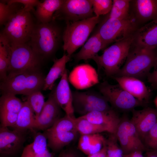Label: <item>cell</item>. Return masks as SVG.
I'll use <instances>...</instances> for the list:
<instances>
[{"label": "cell", "mask_w": 157, "mask_h": 157, "mask_svg": "<svg viewBox=\"0 0 157 157\" xmlns=\"http://www.w3.org/2000/svg\"><path fill=\"white\" fill-rule=\"evenodd\" d=\"M100 93L114 108L122 111L132 110L145 103L135 98L118 84L113 85L105 81L99 86Z\"/></svg>", "instance_id": "30bf717a"}, {"label": "cell", "mask_w": 157, "mask_h": 157, "mask_svg": "<svg viewBox=\"0 0 157 157\" xmlns=\"http://www.w3.org/2000/svg\"><path fill=\"white\" fill-rule=\"evenodd\" d=\"M113 78L123 88L139 100L146 103L149 100L150 91L142 80L128 76Z\"/></svg>", "instance_id": "44dd1931"}, {"label": "cell", "mask_w": 157, "mask_h": 157, "mask_svg": "<svg viewBox=\"0 0 157 157\" xmlns=\"http://www.w3.org/2000/svg\"><path fill=\"white\" fill-rule=\"evenodd\" d=\"M23 103L15 95L2 94L0 99L1 126L14 127Z\"/></svg>", "instance_id": "2e32d148"}, {"label": "cell", "mask_w": 157, "mask_h": 157, "mask_svg": "<svg viewBox=\"0 0 157 157\" xmlns=\"http://www.w3.org/2000/svg\"><path fill=\"white\" fill-rule=\"evenodd\" d=\"M123 157H144L142 152L140 151H135L126 155H124Z\"/></svg>", "instance_id": "b9f144b4"}, {"label": "cell", "mask_w": 157, "mask_h": 157, "mask_svg": "<svg viewBox=\"0 0 157 157\" xmlns=\"http://www.w3.org/2000/svg\"><path fill=\"white\" fill-rule=\"evenodd\" d=\"M7 76L26 72L40 71L43 60L28 43L10 45Z\"/></svg>", "instance_id": "ba28073f"}, {"label": "cell", "mask_w": 157, "mask_h": 157, "mask_svg": "<svg viewBox=\"0 0 157 157\" xmlns=\"http://www.w3.org/2000/svg\"><path fill=\"white\" fill-rule=\"evenodd\" d=\"M131 0H113L111 10L105 18L126 19L131 16L130 8Z\"/></svg>", "instance_id": "f546056e"}, {"label": "cell", "mask_w": 157, "mask_h": 157, "mask_svg": "<svg viewBox=\"0 0 157 157\" xmlns=\"http://www.w3.org/2000/svg\"><path fill=\"white\" fill-rule=\"evenodd\" d=\"M31 11L24 6L13 14L4 25L2 35L10 45L27 43L36 24Z\"/></svg>", "instance_id": "277c9868"}, {"label": "cell", "mask_w": 157, "mask_h": 157, "mask_svg": "<svg viewBox=\"0 0 157 157\" xmlns=\"http://www.w3.org/2000/svg\"><path fill=\"white\" fill-rule=\"evenodd\" d=\"M60 108L51 92L40 115L35 118L33 130L44 131L51 127L60 118Z\"/></svg>", "instance_id": "e0dca14e"}, {"label": "cell", "mask_w": 157, "mask_h": 157, "mask_svg": "<svg viewBox=\"0 0 157 157\" xmlns=\"http://www.w3.org/2000/svg\"><path fill=\"white\" fill-rule=\"evenodd\" d=\"M101 50H104L102 42L98 34L95 32L80 50L73 55V58L76 62L82 60H92Z\"/></svg>", "instance_id": "d4e9b609"}, {"label": "cell", "mask_w": 157, "mask_h": 157, "mask_svg": "<svg viewBox=\"0 0 157 157\" xmlns=\"http://www.w3.org/2000/svg\"><path fill=\"white\" fill-rule=\"evenodd\" d=\"M93 13L92 0H64L53 15V20L77 21L94 16Z\"/></svg>", "instance_id": "7c38bea8"}, {"label": "cell", "mask_w": 157, "mask_h": 157, "mask_svg": "<svg viewBox=\"0 0 157 157\" xmlns=\"http://www.w3.org/2000/svg\"><path fill=\"white\" fill-rule=\"evenodd\" d=\"M26 101L33 111L35 118L40 113L45 101L44 97L41 91L33 92L27 96Z\"/></svg>", "instance_id": "d6a6232c"}, {"label": "cell", "mask_w": 157, "mask_h": 157, "mask_svg": "<svg viewBox=\"0 0 157 157\" xmlns=\"http://www.w3.org/2000/svg\"><path fill=\"white\" fill-rule=\"evenodd\" d=\"M76 118H72L65 115L44 131L48 147L53 151H59L76 138L78 133L75 125Z\"/></svg>", "instance_id": "9c48e42d"}, {"label": "cell", "mask_w": 157, "mask_h": 157, "mask_svg": "<svg viewBox=\"0 0 157 157\" xmlns=\"http://www.w3.org/2000/svg\"><path fill=\"white\" fill-rule=\"evenodd\" d=\"M45 78L40 71L26 72L7 76L1 81L0 90L2 94H22L27 96L42 90Z\"/></svg>", "instance_id": "8992f818"}, {"label": "cell", "mask_w": 157, "mask_h": 157, "mask_svg": "<svg viewBox=\"0 0 157 157\" xmlns=\"http://www.w3.org/2000/svg\"><path fill=\"white\" fill-rule=\"evenodd\" d=\"M107 156V149L106 143L99 151L88 156L87 157H106Z\"/></svg>", "instance_id": "ab89813d"}, {"label": "cell", "mask_w": 157, "mask_h": 157, "mask_svg": "<svg viewBox=\"0 0 157 157\" xmlns=\"http://www.w3.org/2000/svg\"><path fill=\"white\" fill-rule=\"evenodd\" d=\"M68 79L75 88L79 90L89 88L99 82L97 71L88 64H81L75 67L70 73Z\"/></svg>", "instance_id": "5bb4252c"}, {"label": "cell", "mask_w": 157, "mask_h": 157, "mask_svg": "<svg viewBox=\"0 0 157 157\" xmlns=\"http://www.w3.org/2000/svg\"><path fill=\"white\" fill-rule=\"evenodd\" d=\"M81 116L92 123L104 127L111 134H116L121 121L117 114L113 108L105 111H93Z\"/></svg>", "instance_id": "7402d4cb"}, {"label": "cell", "mask_w": 157, "mask_h": 157, "mask_svg": "<svg viewBox=\"0 0 157 157\" xmlns=\"http://www.w3.org/2000/svg\"><path fill=\"white\" fill-rule=\"evenodd\" d=\"M26 131L14 129H9L7 127L0 128V153L2 156L14 155L22 148L26 140Z\"/></svg>", "instance_id": "9a60e30c"}, {"label": "cell", "mask_w": 157, "mask_h": 157, "mask_svg": "<svg viewBox=\"0 0 157 157\" xmlns=\"http://www.w3.org/2000/svg\"><path fill=\"white\" fill-rule=\"evenodd\" d=\"M154 103L156 107L157 108V96L156 97L154 100Z\"/></svg>", "instance_id": "ee69618b"}, {"label": "cell", "mask_w": 157, "mask_h": 157, "mask_svg": "<svg viewBox=\"0 0 157 157\" xmlns=\"http://www.w3.org/2000/svg\"><path fill=\"white\" fill-rule=\"evenodd\" d=\"M93 13L95 16L100 17L108 14L113 4L111 0H92Z\"/></svg>", "instance_id": "d590c367"}, {"label": "cell", "mask_w": 157, "mask_h": 157, "mask_svg": "<svg viewBox=\"0 0 157 157\" xmlns=\"http://www.w3.org/2000/svg\"><path fill=\"white\" fill-rule=\"evenodd\" d=\"M116 135L124 155L135 151L142 152L145 150L134 126L125 117L121 119Z\"/></svg>", "instance_id": "4fadbf2b"}, {"label": "cell", "mask_w": 157, "mask_h": 157, "mask_svg": "<svg viewBox=\"0 0 157 157\" xmlns=\"http://www.w3.org/2000/svg\"><path fill=\"white\" fill-rule=\"evenodd\" d=\"M59 157H77L74 152L71 151H65L60 154Z\"/></svg>", "instance_id": "60d3db41"}, {"label": "cell", "mask_w": 157, "mask_h": 157, "mask_svg": "<svg viewBox=\"0 0 157 157\" xmlns=\"http://www.w3.org/2000/svg\"><path fill=\"white\" fill-rule=\"evenodd\" d=\"M153 71L150 72L147 77L148 82L154 89L157 88V57Z\"/></svg>", "instance_id": "f35d334b"}, {"label": "cell", "mask_w": 157, "mask_h": 157, "mask_svg": "<svg viewBox=\"0 0 157 157\" xmlns=\"http://www.w3.org/2000/svg\"><path fill=\"white\" fill-rule=\"evenodd\" d=\"M48 147L47 139L44 133H36L33 142L24 148L21 157H54Z\"/></svg>", "instance_id": "cb8c5ba5"}, {"label": "cell", "mask_w": 157, "mask_h": 157, "mask_svg": "<svg viewBox=\"0 0 157 157\" xmlns=\"http://www.w3.org/2000/svg\"><path fill=\"white\" fill-rule=\"evenodd\" d=\"M1 157H6V156H1Z\"/></svg>", "instance_id": "f6af8a7d"}, {"label": "cell", "mask_w": 157, "mask_h": 157, "mask_svg": "<svg viewBox=\"0 0 157 157\" xmlns=\"http://www.w3.org/2000/svg\"><path fill=\"white\" fill-rule=\"evenodd\" d=\"M5 1L9 4L14 3L21 4L25 8L31 11L35 10L34 7L36 6L40 1L38 0H9Z\"/></svg>", "instance_id": "74e56055"}, {"label": "cell", "mask_w": 157, "mask_h": 157, "mask_svg": "<svg viewBox=\"0 0 157 157\" xmlns=\"http://www.w3.org/2000/svg\"><path fill=\"white\" fill-rule=\"evenodd\" d=\"M71 57L64 54L61 58L53 60V64L45 78L43 90L52 89L56 81L62 76L66 69V64L70 60Z\"/></svg>", "instance_id": "83f0119b"}, {"label": "cell", "mask_w": 157, "mask_h": 157, "mask_svg": "<svg viewBox=\"0 0 157 157\" xmlns=\"http://www.w3.org/2000/svg\"><path fill=\"white\" fill-rule=\"evenodd\" d=\"M73 106L74 112L81 116L94 111H105L113 108L100 93L95 91L72 92Z\"/></svg>", "instance_id": "8fae6325"}, {"label": "cell", "mask_w": 157, "mask_h": 157, "mask_svg": "<svg viewBox=\"0 0 157 157\" xmlns=\"http://www.w3.org/2000/svg\"><path fill=\"white\" fill-rule=\"evenodd\" d=\"M75 123L77 131L81 135L108 132L104 127L92 123L81 116L76 118Z\"/></svg>", "instance_id": "1f68e13d"}, {"label": "cell", "mask_w": 157, "mask_h": 157, "mask_svg": "<svg viewBox=\"0 0 157 157\" xmlns=\"http://www.w3.org/2000/svg\"><path fill=\"white\" fill-rule=\"evenodd\" d=\"M69 83L66 69L58 84L52 92L57 103L65 112L66 115L75 119L76 118L73 106L72 92Z\"/></svg>", "instance_id": "d6986e66"}, {"label": "cell", "mask_w": 157, "mask_h": 157, "mask_svg": "<svg viewBox=\"0 0 157 157\" xmlns=\"http://www.w3.org/2000/svg\"><path fill=\"white\" fill-rule=\"evenodd\" d=\"M21 4L14 3L9 4L4 1L0 2V24L4 25L10 17L23 7L19 6Z\"/></svg>", "instance_id": "836d02e7"}, {"label": "cell", "mask_w": 157, "mask_h": 157, "mask_svg": "<svg viewBox=\"0 0 157 157\" xmlns=\"http://www.w3.org/2000/svg\"><path fill=\"white\" fill-rule=\"evenodd\" d=\"M63 31L55 20L36 24L27 43L43 60L50 58L58 49L63 41Z\"/></svg>", "instance_id": "6da1fadb"}, {"label": "cell", "mask_w": 157, "mask_h": 157, "mask_svg": "<svg viewBox=\"0 0 157 157\" xmlns=\"http://www.w3.org/2000/svg\"><path fill=\"white\" fill-rule=\"evenodd\" d=\"M131 15L130 17L126 19L105 18L101 23L95 32L102 42L104 50L111 43L133 35L138 28V23Z\"/></svg>", "instance_id": "5b68a950"}, {"label": "cell", "mask_w": 157, "mask_h": 157, "mask_svg": "<svg viewBox=\"0 0 157 157\" xmlns=\"http://www.w3.org/2000/svg\"><path fill=\"white\" fill-rule=\"evenodd\" d=\"M156 49L132 45L124 65L115 77L130 76L141 80L147 78L156 63L157 57Z\"/></svg>", "instance_id": "7a4b0ae2"}, {"label": "cell", "mask_w": 157, "mask_h": 157, "mask_svg": "<svg viewBox=\"0 0 157 157\" xmlns=\"http://www.w3.org/2000/svg\"><path fill=\"white\" fill-rule=\"evenodd\" d=\"M132 112L130 120L143 142L145 136L157 122V110L148 107L139 110L133 109Z\"/></svg>", "instance_id": "ac0fdd59"}, {"label": "cell", "mask_w": 157, "mask_h": 157, "mask_svg": "<svg viewBox=\"0 0 157 157\" xmlns=\"http://www.w3.org/2000/svg\"><path fill=\"white\" fill-rule=\"evenodd\" d=\"M100 21V17L94 16L82 20L66 22L63 31L62 47L67 55L71 57L76 50L85 43Z\"/></svg>", "instance_id": "52a82bcc"}, {"label": "cell", "mask_w": 157, "mask_h": 157, "mask_svg": "<svg viewBox=\"0 0 157 157\" xmlns=\"http://www.w3.org/2000/svg\"><path fill=\"white\" fill-rule=\"evenodd\" d=\"M132 46L142 48H157V19L138 28L133 35Z\"/></svg>", "instance_id": "ffe728a7"}, {"label": "cell", "mask_w": 157, "mask_h": 157, "mask_svg": "<svg viewBox=\"0 0 157 157\" xmlns=\"http://www.w3.org/2000/svg\"><path fill=\"white\" fill-rule=\"evenodd\" d=\"M145 157H157V150H152L148 152Z\"/></svg>", "instance_id": "7bdbcfd3"}, {"label": "cell", "mask_w": 157, "mask_h": 157, "mask_svg": "<svg viewBox=\"0 0 157 157\" xmlns=\"http://www.w3.org/2000/svg\"><path fill=\"white\" fill-rule=\"evenodd\" d=\"M10 44L7 38L0 34V78L1 81L7 76L9 64V52Z\"/></svg>", "instance_id": "4dcf8cb0"}, {"label": "cell", "mask_w": 157, "mask_h": 157, "mask_svg": "<svg viewBox=\"0 0 157 157\" xmlns=\"http://www.w3.org/2000/svg\"><path fill=\"white\" fill-rule=\"evenodd\" d=\"M111 135L106 139L107 155L108 157H123V151L117 143L116 134Z\"/></svg>", "instance_id": "e575fe53"}, {"label": "cell", "mask_w": 157, "mask_h": 157, "mask_svg": "<svg viewBox=\"0 0 157 157\" xmlns=\"http://www.w3.org/2000/svg\"><path fill=\"white\" fill-rule=\"evenodd\" d=\"M64 0H45L36 6L34 14L38 23H48L53 20V15L60 8Z\"/></svg>", "instance_id": "484cf974"}, {"label": "cell", "mask_w": 157, "mask_h": 157, "mask_svg": "<svg viewBox=\"0 0 157 157\" xmlns=\"http://www.w3.org/2000/svg\"><path fill=\"white\" fill-rule=\"evenodd\" d=\"M106 139L99 133L81 135L78 143V149L88 156L100 151Z\"/></svg>", "instance_id": "4316f807"}, {"label": "cell", "mask_w": 157, "mask_h": 157, "mask_svg": "<svg viewBox=\"0 0 157 157\" xmlns=\"http://www.w3.org/2000/svg\"><path fill=\"white\" fill-rule=\"evenodd\" d=\"M35 115L28 102L23 103L22 106L18 114L13 129L23 131L28 129L33 130Z\"/></svg>", "instance_id": "f1b7e54d"}, {"label": "cell", "mask_w": 157, "mask_h": 157, "mask_svg": "<svg viewBox=\"0 0 157 157\" xmlns=\"http://www.w3.org/2000/svg\"><path fill=\"white\" fill-rule=\"evenodd\" d=\"M106 157H108L107 156V155L106 156Z\"/></svg>", "instance_id": "bcb514c9"}, {"label": "cell", "mask_w": 157, "mask_h": 157, "mask_svg": "<svg viewBox=\"0 0 157 157\" xmlns=\"http://www.w3.org/2000/svg\"><path fill=\"white\" fill-rule=\"evenodd\" d=\"M133 40V35L114 43L106 48L101 55L97 54L92 60L96 63L98 69H103L108 77H115L125 61Z\"/></svg>", "instance_id": "3957f363"}, {"label": "cell", "mask_w": 157, "mask_h": 157, "mask_svg": "<svg viewBox=\"0 0 157 157\" xmlns=\"http://www.w3.org/2000/svg\"><path fill=\"white\" fill-rule=\"evenodd\" d=\"M131 15L138 24L157 19V0H131Z\"/></svg>", "instance_id": "603a6c76"}, {"label": "cell", "mask_w": 157, "mask_h": 157, "mask_svg": "<svg viewBox=\"0 0 157 157\" xmlns=\"http://www.w3.org/2000/svg\"><path fill=\"white\" fill-rule=\"evenodd\" d=\"M144 142L152 150H157V122L148 132Z\"/></svg>", "instance_id": "8d00e7d4"}]
</instances>
